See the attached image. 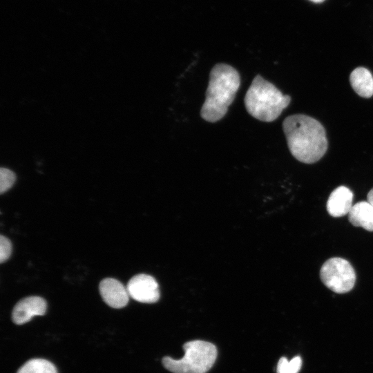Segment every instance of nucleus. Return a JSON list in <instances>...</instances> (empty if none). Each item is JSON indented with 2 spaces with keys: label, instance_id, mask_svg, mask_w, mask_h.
<instances>
[{
  "label": "nucleus",
  "instance_id": "nucleus-1",
  "mask_svg": "<svg viewBox=\"0 0 373 373\" xmlns=\"http://www.w3.org/2000/svg\"><path fill=\"white\" fill-rule=\"evenodd\" d=\"M283 129L291 154L305 164L318 162L325 154L328 142L325 129L317 119L303 114L287 117Z\"/></svg>",
  "mask_w": 373,
  "mask_h": 373
},
{
  "label": "nucleus",
  "instance_id": "nucleus-2",
  "mask_svg": "<svg viewBox=\"0 0 373 373\" xmlns=\"http://www.w3.org/2000/svg\"><path fill=\"white\" fill-rule=\"evenodd\" d=\"M240 85L238 72L230 65L217 64L211 69L206 98L200 110L202 119L209 122L221 119L233 102Z\"/></svg>",
  "mask_w": 373,
  "mask_h": 373
},
{
  "label": "nucleus",
  "instance_id": "nucleus-3",
  "mask_svg": "<svg viewBox=\"0 0 373 373\" xmlns=\"http://www.w3.org/2000/svg\"><path fill=\"white\" fill-rule=\"evenodd\" d=\"M291 97L273 84L256 75L245 97V108L252 117L266 122L277 119L289 104Z\"/></svg>",
  "mask_w": 373,
  "mask_h": 373
},
{
  "label": "nucleus",
  "instance_id": "nucleus-4",
  "mask_svg": "<svg viewBox=\"0 0 373 373\" xmlns=\"http://www.w3.org/2000/svg\"><path fill=\"white\" fill-rule=\"evenodd\" d=\"M184 355L176 360L169 356L162 358L164 367L173 373H206L217 358L216 347L211 343L196 340L183 345Z\"/></svg>",
  "mask_w": 373,
  "mask_h": 373
},
{
  "label": "nucleus",
  "instance_id": "nucleus-5",
  "mask_svg": "<svg viewBox=\"0 0 373 373\" xmlns=\"http://www.w3.org/2000/svg\"><path fill=\"white\" fill-rule=\"evenodd\" d=\"M323 284L337 294L350 291L354 286L356 274L351 264L341 258H332L324 262L320 271Z\"/></svg>",
  "mask_w": 373,
  "mask_h": 373
},
{
  "label": "nucleus",
  "instance_id": "nucleus-6",
  "mask_svg": "<svg viewBox=\"0 0 373 373\" xmlns=\"http://www.w3.org/2000/svg\"><path fill=\"white\" fill-rule=\"evenodd\" d=\"M126 289L129 296L138 302L153 303L160 298L157 283L154 278L147 274H138L131 278Z\"/></svg>",
  "mask_w": 373,
  "mask_h": 373
},
{
  "label": "nucleus",
  "instance_id": "nucleus-7",
  "mask_svg": "<svg viewBox=\"0 0 373 373\" xmlns=\"http://www.w3.org/2000/svg\"><path fill=\"white\" fill-rule=\"evenodd\" d=\"M46 307V302L41 297H26L15 305L12 314V321L17 325L24 324L35 316L44 315Z\"/></svg>",
  "mask_w": 373,
  "mask_h": 373
},
{
  "label": "nucleus",
  "instance_id": "nucleus-8",
  "mask_svg": "<svg viewBox=\"0 0 373 373\" xmlns=\"http://www.w3.org/2000/svg\"><path fill=\"white\" fill-rule=\"evenodd\" d=\"M99 289L102 298L108 306L119 309L127 305L129 296L127 289L117 279H103Z\"/></svg>",
  "mask_w": 373,
  "mask_h": 373
},
{
  "label": "nucleus",
  "instance_id": "nucleus-9",
  "mask_svg": "<svg viewBox=\"0 0 373 373\" xmlns=\"http://www.w3.org/2000/svg\"><path fill=\"white\" fill-rule=\"evenodd\" d=\"M352 200L353 193L350 189L345 186H340L329 195L327 210L332 217H342L349 213L352 207Z\"/></svg>",
  "mask_w": 373,
  "mask_h": 373
},
{
  "label": "nucleus",
  "instance_id": "nucleus-10",
  "mask_svg": "<svg viewBox=\"0 0 373 373\" xmlns=\"http://www.w3.org/2000/svg\"><path fill=\"white\" fill-rule=\"evenodd\" d=\"M350 83L353 90L361 97L370 98L373 95V76L365 67H357L350 75Z\"/></svg>",
  "mask_w": 373,
  "mask_h": 373
},
{
  "label": "nucleus",
  "instance_id": "nucleus-11",
  "mask_svg": "<svg viewBox=\"0 0 373 373\" xmlns=\"http://www.w3.org/2000/svg\"><path fill=\"white\" fill-rule=\"evenodd\" d=\"M348 218L352 225L373 231V206L369 202L361 201L353 205Z\"/></svg>",
  "mask_w": 373,
  "mask_h": 373
},
{
  "label": "nucleus",
  "instance_id": "nucleus-12",
  "mask_svg": "<svg viewBox=\"0 0 373 373\" xmlns=\"http://www.w3.org/2000/svg\"><path fill=\"white\" fill-rule=\"evenodd\" d=\"M17 373H57L55 365L42 358H35L27 361Z\"/></svg>",
  "mask_w": 373,
  "mask_h": 373
},
{
  "label": "nucleus",
  "instance_id": "nucleus-13",
  "mask_svg": "<svg viewBox=\"0 0 373 373\" xmlns=\"http://www.w3.org/2000/svg\"><path fill=\"white\" fill-rule=\"evenodd\" d=\"M302 365L301 358L298 356L288 361L285 357H282L277 365V373H298Z\"/></svg>",
  "mask_w": 373,
  "mask_h": 373
},
{
  "label": "nucleus",
  "instance_id": "nucleus-14",
  "mask_svg": "<svg viewBox=\"0 0 373 373\" xmlns=\"http://www.w3.org/2000/svg\"><path fill=\"white\" fill-rule=\"evenodd\" d=\"M16 180L15 174L6 168L0 169V193L1 194L7 191L12 187Z\"/></svg>",
  "mask_w": 373,
  "mask_h": 373
},
{
  "label": "nucleus",
  "instance_id": "nucleus-15",
  "mask_svg": "<svg viewBox=\"0 0 373 373\" xmlns=\"http://www.w3.org/2000/svg\"><path fill=\"white\" fill-rule=\"evenodd\" d=\"M12 252V245L6 237L0 236V262L2 263L7 260Z\"/></svg>",
  "mask_w": 373,
  "mask_h": 373
},
{
  "label": "nucleus",
  "instance_id": "nucleus-16",
  "mask_svg": "<svg viewBox=\"0 0 373 373\" xmlns=\"http://www.w3.org/2000/svg\"><path fill=\"white\" fill-rule=\"evenodd\" d=\"M367 202H369L373 206V189H371L367 193Z\"/></svg>",
  "mask_w": 373,
  "mask_h": 373
},
{
  "label": "nucleus",
  "instance_id": "nucleus-17",
  "mask_svg": "<svg viewBox=\"0 0 373 373\" xmlns=\"http://www.w3.org/2000/svg\"><path fill=\"white\" fill-rule=\"evenodd\" d=\"M310 1H312L314 3H321L324 1L325 0H309Z\"/></svg>",
  "mask_w": 373,
  "mask_h": 373
}]
</instances>
